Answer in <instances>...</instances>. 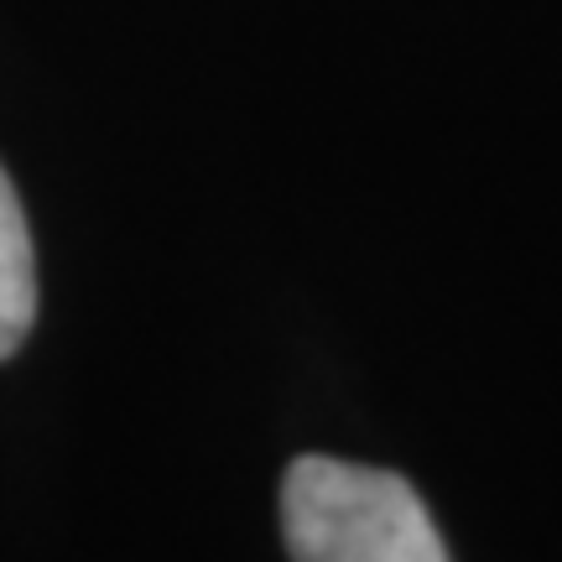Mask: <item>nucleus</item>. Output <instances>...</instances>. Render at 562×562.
I'll return each mask as SVG.
<instances>
[{
  "mask_svg": "<svg viewBox=\"0 0 562 562\" xmlns=\"http://www.w3.org/2000/svg\"><path fill=\"white\" fill-rule=\"evenodd\" d=\"M281 537L292 562H453L402 474L328 453L286 469Z\"/></svg>",
  "mask_w": 562,
  "mask_h": 562,
  "instance_id": "nucleus-1",
  "label": "nucleus"
},
{
  "mask_svg": "<svg viewBox=\"0 0 562 562\" xmlns=\"http://www.w3.org/2000/svg\"><path fill=\"white\" fill-rule=\"evenodd\" d=\"M37 318V256L26 235V214L5 167H0V360H11Z\"/></svg>",
  "mask_w": 562,
  "mask_h": 562,
  "instance_id": "nucleus-2",
  "label": "nucleus"
}]
</instances>
